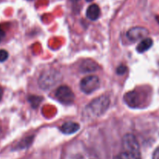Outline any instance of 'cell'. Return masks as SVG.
I'll return each instance as SVG.
<instances>
[{
    "mask_svg": "<svg viewBox=\"0 0 159 159\" xmlns=\"http://www.w3.org/2000/svg\"><path fill=\"white\" fill-rule=\"evenodd\" d=\"M124 152L131 159H141L139 143L132 134H127L123 138Z\"/></svg>",
    "mask_w": 159,
    "mask_h": 159,
    "instance_id": "1",
    "label": "cell"
},
{
    "mask_svg": "<svg viewBox=\"0 0 159 159\" xmlns=\"http://www.w3.org/2000/svg\"><path fill=\"white\" fill-rule=\"evenodd\" d=\"M114 159H131V158H130V157L125 153V152H124V153H120V155H116V156L114 158Z\"/></svg>",
    "mask_w": 159,
    "mask_h": 159,
    "instance_id": "15",
    "label": "cell"
},
{
    "mask_svg": "<svg viewBox=\"0 0 159 159\" xmlns=\"http://www.w3.org/2000/svg\"><path fill=\"white\" fill-rule=\"evenodd\" d=\"M81 69L84 72H92L98 69V65L94 61H85L81 65Z\"/></svg>",
    "mask_w": 159,
    "mask_h": 159,
    "instance_id": "11",
    "label": "cell"
},
{
    "mask_svg": "<svg viewBox=\"0 0 159 159\" xmlns=\"http://www.w3.org/2000/svg\"><path fill=\"white\" fill-rule=\"evenodd\" d=\"M110 99L107 96H101L92 101L87 107V111L93 116H102L110 107Z\"/></svg>",
    "mask_w": 159,
    "mask_h": 159,
    "instance_id": "2",
    "label": "cell"
},
{
    "mask_svg": "<svg viewBox=\"0 0 159 159\" xmlns=\"http://www.w3.org/2000/svg\"><path fill=\"white\" fill-rule=\"evenodd\" d=\"M152 159H159V147L157 148L156 150L154 152L152 155Z\"/></svg>",
    "mask_w": 159,
    "mask_h": 159,
    "instance_id": "17",
    "label": "cell"
},
{
    "mask_svg": "<svg viewBox=\"0 0 159 159\" xmlns=\"http://www.w3.org/2000/svg\"><path fill=\"white\" fill-rule=\"evenodd\" d=\"M152 45H153V40H152V39L147 37V38L142 40L138 43V47H137V51L139 53H144L145 51H148L152 48Z\"/></svg>",
    "mask_w": 159,
    "mask_h": 159,
    "instance_id": "10",
    "label": "cell"
},
{
    "mask_svg": "<svg viewBox=\"0 0 159 159\" xmlns=\"http://www.w3.org/2000/svg\"><path fill=\"white\" fill-rule=\"evenodd\" d=\"M61 75L56 70L50 69L41 74L39 79V85L43 89H48L60 81Z\"/></svg>",
    "mask_w": 159,
    "mask_h": 159,
    "instance_id": "3",
    "label": "cell"
},
{
    "mask_svg": "<svg viewBox=\"0 0 159 159\" xmlns=\"http://www.w3.org/2000/svg\"><path fill=\"white\" fill-rule=\"evenodd\" d=\"M126 102L131 107H136L139 103V96L135 92L128 93L124 96Z\"/></svg>",
    "mask_w": 159,
    "mask_h": 159,
    "instance_id": "9",
    "label": "cell"
},
{
    "mask_svg": "<svg viewBox=\"0 0 159 159\" xmlns=\"http://www.w3.org/2000/svg\"><path fill=\"white\" fill-rule=\"evenodd\" d=\"M2 132V127H1V124H0V134H1Z\"/></svg>",
    "mask_w": 159,
    "mask_h": 159,
    "instance_id": "19",
    "label": "cell"
},
{
    "mask_svg": "<svg viewBox=\"0 0 159 159\" xmlns=\"http://www.w3.org/2000/svg\"><path fill=\"white\" fill-rule=\"evenodd\" d=\"M149 32L146 28L142 26H135L129 30L127 33V37L131 41H138L147 38Z\"/></svg>",
    "mask_w": 159,
    "mask_h": 159,
    "instance_id": "6",
    "label": "cell"
},
{
    "mask_svg": "<svg viewBox=\"0 0 159 159\" xmlns=\"http://www.w3.org/2000/svg\"><path fill=\"white\" fill-rule=\"evenodd\" d=\"M41 100H42V98L38 97V96H30V97H29L30 102L32 107H34V108L38 107V104L40 103Z\"/></svg>",
    "mask_w": 159,
    "mask_h": 159,
    "instance_id": "12",
    "label": "cell"
},
{
    "mask_svg": "<svg viewBox=\"0 0 159 159\" xmlns=\"http://www.w3.org/2000/svg\"><path fill=\"white\" fill-rule=\"evenodd\" d=\"M9 57V53L6 50L0 49V62H4Z\"/></svg>",
    "mask_w": 159,
    "mask_h": 159,
    "instance_id": "13",
    "label": "cell"
},
{
    "mask_svg": "<svg viewBox=\"0 0 159 159\" xmlns=\"http://www.w3.org/2000/svg\"><path fill=\"white\" fill-rule=\"evenodd\" d=\"M80 128V125L75 122H66L61 127V131L65 134H72L76 133Z\"/></svg>",
    "mask_w": 159,
    "mask_h": 159,
    "instance_id": "7",
    "label": "cell"
},
{
    "mask_svg": "<svg viewBox=\"0 0 159 159\" xmlns=\"http://www.w3.org/2000/svg\"><path fill=\"white\" fill-rule=\"evenodd\" d=\"M86 16L89 20H98L100 16V9L96 4H93L89 6L86 11Z\"/></svg>",
    "mask_w": 159,
    "mask_h": 159,
    "instance_id": "8",
    "label": "cell"
},
{
    "mask_svg": "<svg viewBox=\"0 0 159 159\" xmlns=\"http://www.w3.org/2000/svg\"><path fill=\"white\" fill-rule=\"evenodd\" d=\"M86 1H87V2H93V0H86Z\"/></svg>",
    "mask_w": 159,
    "mask_h": 159,
    "instance_id": "20",
    "label": "cell"
},
{
    "mask_svg": "<svg viewBox=\"0 0 159 159\" xmlns=\"http://www.w3.org/2000/svg\"><path fill=\"white\" fill-rule=\"evenodd\" d=\"M127 71V66L124 65H121L120 66L117 67L116 68V74L119 75H123L125 74Z\"/></svg>",
    "mask_w": 159,
    "mask_h": 159,
    "instance_id": "14",
    "label": "cell"
},
{
    "mask_svg": "<svg viewBox=\"0 0 159 159\" xmlns=\"http://www.w3.org/2000/svg\"><path fill=\"white\" fill-rule=\"evenodd\" d=\"M55 96L57 100L65 105H70L75 101V94L67 85H61L56 90Z\"/></svg>",
    "mask_w": 159,
    "mask_h": 159,
    "instance_id": "5",
    "label": "cell"
},
{
    "mask_svg": "<svg viewBox=\"0 0 159 159\" xmlns=\"http://www.w3.org/2000/svg\"><path fill=\"white\" fill-rule=\"evenodd\" d=\"M6 37V32H5L4 30L2 28V26H0V42L2 41L3 39Z\"/></svg>",
    "mask_w": 159,
    "mask_h": 159,
    "instance_id": "16",
    "label": "cell"
},
{
    "mask_svg": "<svg viewBox=\"0 0 159 159\" xmlns=\"http://www.w3.org/2000/svg\"><path fill=\"white\" fill-rule=\"evenodd\" d=\"M71 1H73V2H78V1H79V0H71Z\"/></svg>",
    "mask_w": 159,
    "mask_h": 159,
    "instance_id": "21",
    "label": "cell"
},
{
    "mask_svg": "<svg viewBox=\"0 0 159 159\" xmlns=\"http://www.w3.org/2000/svg\"><path fill=\"white\" fill-rule=\"evenodd\" d=\"M100 85L99 79L96 75H89L83 78L80 82V89L85 94H91L97 90Z\"/></svg>",
    "mask_w": 159,
    "mask_h": 159,
    "instance_id": "4",
    "label": "cell"
},
{
    "mask_svg": "<svg viewBox=\"0 0 159 159\" xmlns=\"http://www.w3.org/2000/svg\"><path fill=\"white\" fill-rule=\"evenodd\" d=\"M2 96H3V89L1 86H0V101L2 100Z\"/></svg>",
    "mask_w": 159,
    "mask_h": 159,
    "instance_id": "18",
    "label": "cell"
}]
</instances>
